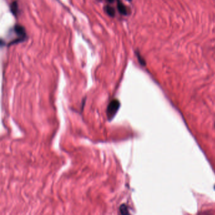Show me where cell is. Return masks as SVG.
Segmentation results:
<instances>
[{
  "label": "cell",
  "instance_id": "obj_5",
  "mask_svg": "<svg viewBox=\"0 0 215 215\" xmlns=\"http://www.w3.org/2000/svg\"><path fill=\"white\" fill-rule=\"evenodd\" d=\"M104 10L106 12V13L109 15L110 17H114L116 15V11L115 9L113 8L112 6H110L109 5H107L104 7Z\"/></svg>",
  "mask_w": 215,
  "mask_h": 215
},
{
  "label": "cell",
  "instance_id": "obj_1",
  "mask_svg": "<svg viewBox=\"0 0 215 215\" xmlns=\"http://www.w3.org/2000/svg\"><path fill=\"white\" fill-rule=\"evenodd\" d=\"M120 106V102L117 100H113L109 103L107 109V116L109 120H112L114 118Z\"/></svg>",
  "mask_w": 215,
  "mask_h": 215
},
{
  "label": "cell",
  "instance_id": "obj_6",
  "mask_svg": "<svg viewBox=\"0 0 215 215\" xmlns=\"http://www.w3.org/2000/svg\"><path fill=\"white\" fill-rule=\"evenodd\" d=\"M135 54L137 57V59H138V62L139 63V64L143 66H145L146 64V61H145V58L142 56V54H140V53L139 52V50H136L135 51Z\"/></svg>",
  "mask_w": 215,
  "mask_h": 215
},
{
  "label": "cell",
  "instance_id": "obj_9",
  "mask_svg": "<svg viewBox=\"0 0 215 215\" xmlns=\"http://www.w3.org/2000/svg\"><path fill=\"white\" fill-rule=\"evenodd\" d=\"M128 2H132V0H128Z\"/></svg>",
  "mask_w": 215,
  "mask_h": 215
},
{
  "label": "cell",
  "instance_id": "obj_8",
  "mask_svg": "<svg viewBox=\"0 0 215 215\" xmlns=\"http://www.w3.org/2000/svg\"><path fill=\"white\" fill-rule=\"evenodd\" d=\"M106 1L109 3H113L114 2H115L116 1L117 2V0H106Z\"/></svg>",
  "mask_w": 215,
  "mask_h": 215
},
{
  "label": "cell",
  "instance_id": "obj_4",
  "mask_svg": "<svg viewBox=\"0 0 215 215\" xmlns=\"http://www.w3.org/2000/svg\"><path fill=\"white\" fill-rule=\"evenodd\" d=\"M11 12L15 17H17L18 13V5L17 2H13L10 5Z\"/></svg>",
  "mask_w": 215,
  "mask_h": 215
},
{
  "label": "cell",
  "instance_id": "obj_10",
  "mask_svg": "<svg viewBox=\"0 0 215 215\" xmlns=\"http://www.w3.org/2000/svg\"><path fill=\"white\" fill-rule=\"evenodd\" d=\"M214 189H215V187H214Z\"/></svg>",
  "mask_w": 215,
  "mask_h": 215
},
{
  "label": "cell",
  "instance_id": "obj_3",
  "mask_svg": "<svg viewBox=\"0 0 215 215\" xmlns=\"http://www.w3.org/2000/svg\"><path fill=\"white\" fill-rule=\"evenodd\" d=\"M117 10L121 15L124 16H126L128 15V10L127 8V7L125 6L124 3L120 1V0H117Z\"/></svg>",
  "mask_w": 215,
  "mask_h": 215
},
{
  "label": "cell",
  "instance_id": "obj_7",
  "mask_svg": "<svg viewBox=\"0 0 215 215\" xmlns=\"http://www.w3.org/2000/svg\"><path fill=\"white\" fill-rule=\"evenodd\" d=\"M120 212L121 214H128V207L127 206H125V204H122L120 206Z\"/></svg>",
  "mask_w": 215,
  "mask_h": 215
},
{
  "label": "cell",
  "instance_id": "obj_2",
  "mask_svg": "<svg viewBox=\"0 0 215 215\" xmlns=\"http://www.w3.org/2000/svg\"><path fill=\"white\" fill-rule=\"evenodd\" d=\"M14 31L17 34V35L18 37V39L16 41V44L18 42H23L25 40L27 35H26L25 29L24 27H22L21 25H15Z\"/></svg>",
  "mask_w": 215,
  "mask_h": 215
}]
</instances>
